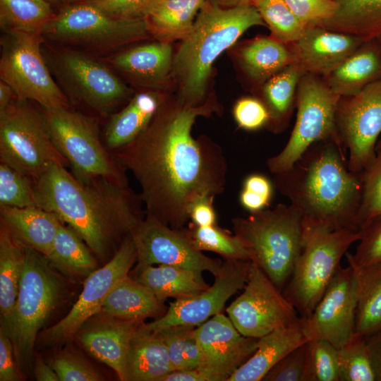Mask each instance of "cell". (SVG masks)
<instances>
[{"mask_svg":"<svg viewBox=\"0 0 381 381\" xmlns=\"http://www.w3.org/2000/svg\"><path fill=\"white\" fill-rule=\"evenodd\" d=\"M213 110L211 104L181 102L160 107L137 139L112 153L138 182L145 216L181 229L189 222L195 200L224 191L227 164L222 150L209 140L194 138L191 133L197 116Z\"/></svg>","mask_w":381,"mask_h":381,"instance_id":"1","label":"cell"},{"mask_svg":"<svg viewBox=\"0 0 381 381\" xmlns=\"http://www.w3.org/2000/svg\"><path fill=\"white\" fill-rule=\"evenodd\" d=\"M33 183L38 207L67 224L101 259L145 216L140 195L128 183L81 181L56 163L49 164Z\"/></svg>","mask_w":381,"mask_h":381,"instance_id":"2","label":"cell"},{"mask_svg":"<svg viewBox=\"0 0 381 381\" xmlns=\"http://www.w3.org/2000/svg\"><path fill=\"white\" fill-rule=\"evenodd\" d=\"M345 151L332 142L317 143L291 168L274 174V187L300 212L304 222L333 229H359L356 215L361 172L349 169Z\"/></svg>","mask_w":381,"mask_h":381,"instance_id":"3","label":"cell"},{"mask_svg":"<svg viewBox=\"0 0 381 381\" xmlns=\"http://www.w3.org/2000/svg\"><path fill=\"white\" fill-rule=\"evenodd\" d=\"M250 4L222 8L205 1L188 36L182 40L172 69L180 87L181 102L197 106L205 96L212 64L250 28L265 25Z\"/></svg>","mask_w":381,"mask_h":381,"instance_id":"4","label":"cell"},{"mask_svg":"<svg viewBox=\"0 0 381 381\" xmlns=\"http://www.w3.org/2000/svg\"><path fill=\"white\" fill-rule=\"evenodd\" d=\"M231 224L250 260L282 291L301 250L303 218L300 212L280 203L246 217H234Z\"/></svg>","mask_w":381,"mask_h":381,"instance_id":"5","label":"cell"},{"mask_svg":"<svg viewBox=\"0 0 381 381\" xmlns=\"http://www.w3.org/2000/svg\"><path fill=\"white\" fill-rule=\"evenodd\" d=\"M360 236V229H333L303 221L301 253L283 291L300 317L311 315L341 258Z\"/></svg>","mask_w":381,"mask_h":381,"instance_id":"6","label":"cell"},{"mask_svg":"<svg viewBox=\"0 0 381 381\" xmlns=\"http://www.w3.org/2000/svg\"><path fill=\"white\" fill-rule=\"evenodd\" d=\"M45 255L24 246V260L16 305L1 326L13 343L18 368L26 370L33 360L40 331L56 307L62 284Z\"/></svg>","mask_w":381,"mask_h":381,"instance_id":"7","label":"cell"},{"mask_svg":"<svg viewBox=\"0 0 381 381\" xmlns=\"http://www.w3.org/2000/svg\"><path fill=\"white\" fill-rule=\"evenodd\" d=\"M52 140L81 181L104 178L128 183L126 171L100 138L93 119L71 108H42Z\"/></svg>","mask_w":381,"mask_h":381,"instance_id":"8","label":"cell"},{"mask_svg":"<svg viewBox=\"0 0 381 381\" xmlns=\"http://www.w3.org/2000/svg\"><path fill=\"white\" fill-rule=\"evenodd\" d=\"M340 97L317 75L304 73L301 76L296 90L294 127L284 148L267 159L270 172L277 174L288 170L317 143L332 142L344 148L336 124Z\"/></svg>","mask_w":381,"mask_h":381,"instance_id":"9","label":"cell"},{"mask_svg":"<svg viewBox=\"0 0 381 381\" xmlns=\"http://www.w3.org/2000/svg\"><path fill=\"white\" fill-rule=\"evenodd\" d=\"M0 159L33 182L51 163L68 165L53 143L42 111L17 98L0 111Z\"/></svg>","mask_w":381,"mask_h":381,"instance_id":"10","label":"cell"},{"mask_svg":"<svg viewBox=\"0 0 381 381\" xmlns=\"http://www.w3.org/2000/svg\"><path fill=\"white\" fill-rule=\"evenodd\" d=\"M41 34L6 31L1 41V80L20 100L42 108H71V102L52 77L41 52Z\"/></svg>","mask_w":381,"mask_h":381,"instance_id":"11","label":"cell"},{"mask_svg":"<svg viewBox=\"0 0 381 381\" xmlns=\"http://www.w3.org/2000/svg\"><path fill=\"white\" fill-rule=\"evenodd\" d=\"M149 33L145 18H114L79 1L61 6L42 35L60 44L106 51L145 39Z\"/></svg>","mask_w":381,"mask_h":381,"instance_id":"12","label":"cell"},{"mask_svg":"<svg viewBox=\"0 0 381 381\" xmlns=\"http://www.w3.org/2000/svg\"><path fill=\"white\" fill-rule=\"evenodd\" d=\"M55 73L70 102L105 116L130 95V89L104 64L82 52L56 53Z\"/></svg>","mask_w":381,"mask_h":381,"instance_id":"13","label":"cell"},{"mask_svg":"<svg viewBox=\"0 0 381 381\" xmlns=\"http://www.w3.org/2000/svg\"><path fill=\"white\" fill-rule=\"evenodd\" d=\"M226 312L242 335L255 339L299 318L296 309L282 291L252 261L242 293L230 303Z\"/></svg>","mask_w":381,"mask_h":381,"instance_id":"14","label":"cell"},{"mask_svg":"<svg viewBox=\"0 0 381 381\" xmlns=\"http://www.w3.org/2000/svg\"><path fill=\"white\" fill-rule=\"evenodd\" d=\"M137 262V251L131 234L126 236L111 259L84 280L83 291L69 313L37 337L40 344L54 346L73 339L75 334L101 306L114 286L128 276Z\"/></svg>","mask_w":381,"mask_h":381,"instance_id":"15","label":"cell"},{"mask_svg":"<svg viewBox=\"0 0 381 381\" xmlns=\"http://www.w3.org/2000/svg\"><path fill=\"white\" fill-rule=\"evenodd\" d=\"M336 124L341 144L349 152V169L361 173L375 158L381 135V79L354 95L341 97Z\"/></svg>","mask_w":381,"mask_h":381,"instance_id":"16","label":"cell"},{"mask_svg":"<svg viewBox=\"0 0 381 381\" xmlns=\"http://www.w3.org/2000/svg\"><path fill=\"white\" fill-rule=\"evenodd\" d=\"M130 234L137 251L136 267L174 265L214 276L223 262L195 249L184 228L174 229L150 217L145 216Z\"/></svg>","mask_w":381,"mask_h":381,"instance_id":"17","label":"cell"},{"mask_svg":"<svg viewBox=\"0 0 381 381\" xmlns=\"http://www.w3.org/2000/svg\"><path fill=\"white\" fill-rule=\"evenodd\" d=\"M251 260H224L212 286L192 296L169 302L166 313L143 324L151 331L176 325L198 326L222 313L226 301L243 289Z\"/></svg>","mask_w":381,"mask_h":381,"instance_id":"18","label":"cell"},{"mask_svg":"<svg viewBox=\"0 0 381 381\" xmlns=\"http://www.w3.org/2000/svg\"><path fill=\"white\" fill-rule=\"evenodd\" d=\"M357 282L353 268L339 266L311 315L310 339H325L339 349L356 332Z\"/></svg>","mask_w":381,"mask_h":381,"instance_id":"19","label":"cell"},{"mask_svg":"<svg viewBox=\"0 0 381 381\" xmlns=\"http://www.w3.org/2000/svg\"><path fill=\"white\" fill-rule=\"evenodd\" d=\"M207 381H227L254 353L258 339L242 335L228 316L218 313L195 327Z\"/></svg>","mask_w":381,"mask_h":381,"instance_id":"20","label":"cell"},{"mask_svg":"<svg viewBox=\"0 0 381 381\" xmlns=\"http://www.w3.org/2000/svg\"><path fill=\"white\" fill-rule=\"evenodd\" d=\"M97 313L87 320L73 339L92 357L112 368L125 381V364L130 343L143 323Z\"/></svg>","mask_w":381,"mask_h":381,"instance_id":"21","label":"cell"},{"mask_svg":"<svg viewBox=\"0 0 381 381\" xmlns=\"http://www.w3.org/2000/svg\"><path fill=\"white\" fill-rule=\"evenodd\" d=\"M365 42L356 35L309 26L292 43L291 52L305 73L326 76Z\"/></svg>","mask_w":381,"mask_h":381,"instance_id":"22","label":"cell"},{"mask_svg":"<svg viewBox=\"0 0 381 381\" xmlns=\"http://www.w3.org/2000/svg\"><path fill=\"white\" fill-rule=\"evenodd\" d=\"M306 318L278 328L258 339L254 353L227 381H260L282 358L310 340Z\"/></svg>","mask_w":381,"mask_h":381,"instance_id":"23","label":"cell"},{"mask_svg":"<svg viewBox=\"0 0 381 381\" xmlns=\"http://www.w3.org/2000/svg\"><path fill=\"white\" fill-rule=\"evenodd\" d=\"M0 218L22 245L45 256L62 223L55 214L39 207L0 206Z\"/></svg>","mask_w":381,"mask_h":381,"instance_id":"24","label":"cell"},{"mask_svg":"<svg viewBox=\"0 0 381 381\" xmlns=\"http://www.w3.org/2000/svg\"><path fill=\"white\" fill-rule=\"evenodd\" d=\"M143 324L130 343L125 364V381H161L165 375L174 370L168 351L161 336L145 328Z\"/></svg>","mask_w":381,"mask_h":381,"instance_id":"25","label":"cell"},{"mask_svg":"<svg viewBox=\"0 0 381 381\" xmlns=\"http://www.w3.org/2000/svg\"><path fill=\"white\" fill-rule=\"evenodd\" d=\"M325 77L329 88L340 97L354 95L381 79V47L377 40L364 42Z\"/></svg>","mask_w":381,"mask_h":381,"instance_id":"26","label":"cell"},{"mask_svg":"<svg viewBox=\"0 0 381 381\" xmlns=\"http://www.w3.org/2000/svg\"><path fill=\"white\" fill-rule=\"evenodd\" d=\"M160 107L158 96L150 92L136 94L128 104L110 118L104 143L111 153L131 143L149 126Z\"/></svg>","mask_w":381,"mask_h":381,"instance_id":"27","label":"cell"},{"mask_svg":"<svg viewBox=\"0 0 381 381\" xmlns=\"http://www.w3.org/2000/svg\"><path fill=\"white\" fill-rule=\"evenodd\" d=\"M168 309L148 288L126 277L117 283L104 301L99 313L128 320L144 322L163 316Z\"/></svg>","mask_w":381,"mask_h":381,"instance_id":"28","label":"cell"},{"mask_svg":"<svg viewBox=\"0 0 381 381\" xmlns=\"http://www.w3.org/2000/svg\"><path fill=\"white\" fill-rule=\"evenodd\" d=\"M109 62L139 83L157 85L167 79L172 69V49L169 43L159 41L122 52Z\"/></svg>","mask_w":381,"mask_h":381,"instance_id":"29","label":"cell"},{"mask_svg":"<svg viewBox=\"0 0 381 381\" xmlns=\"http://www.w3.org/2000/svg\"><path fill=\"white\" fill-rule=\"evenodd\" d=\"M205 0H154L145 20L150 34L159 42L183 40Z\"/></svg>","mask_w":381,"mask_h":381,"instance_id":"30","label":"cell"},{"mask_svg":"<svg viewBox=\"0 0 381 381\" xmlns=\"http://www.w3.org/2000/svg\"><path fill=\"white\" fill-rule=\"evenodd\" d=\"M134 278L148 288L159 299H180L207 289L202 272L181 267L159 265L135 267Z\"/></svg>","mask_w":381,"mask_h":381,"instance_id":"31","label":"cell"},{"mask_svg":"<svg viewBox=\"0 0 381 381\" xmlns=\"http://www.w3.org/2000/svg\"><path fill=\"white\" fill-rule=\"evenodd\" d=\"M334 15L320 25L370 41L381 37V0H334Z\"/></svg>","mask_w":381,"mask_h":381,"instance_id":"32","label":"cell"},{"mask_svg":"<svg viewBox=\"0 0 381 381\" xmlns=\"http://www.w3.org/2000/svg\"><path fill=\"white\" fill-rule=\"evenodd\" d=\"M46 257L54 270L73 281L85 280L97 270V262L86 243L63 223Z\"/></svg>","mask_w":381,"mask_h":381,"instance_id":"33","label":"cell"},{"mask_svg":"<svg viewBox=\"0 0 381 381\" xmlns=\"http://www.w3.org/2000/svg\"><path fill=\"white\" fill-rule=\"evenodd\" d=\"M24 260V246L0 225V312L1 324L11 318L17 300Z\"/></svg>","mask_w":381,"mask_h":381,"instance_id":"34","label":"cell"},{"mask_svg":"<svg viewBox=\"0 0 381 381\" xmlns=\"http://www.w3.org/2000/svg\"><path fill=\"white\" fill-rule=\"evenodd\" d=\"M352 267L357 282L356 332L368 337L381 330V263Z\"/></svg>","mask_w":381,"mask_h":381,"instance_id":"35","label":"cell"},{"mask_svg":"<svg viewBox=\"0 0 381 381\" xmlns=\"http://www.w3.org/2000/svg\"><path fill=\"white\" fill-rule=\"evenodd\" d=\"M305 73L292 63L269 78L263 89L264 104L270 119L267 125L276 132L283 131L290 118L298 82Z\"/></svg>","mask_w":381,"mask_h":381,"instance_id":"36","label":"cell"},{"mask_svg":"<svg viewBox=\"0 0 381 381\" xmlns=\"http://www.w3.org/2000/svg\"><path fill=\"white\" fill-rule=\"evenodd\" d=\"M241 64L254 80L264 82L294 63L291 50L274 38L259 37L240 52Z\"/></svg>","mask_w":381,"mask_h":381,"instance_id":"37","label":"cell"},{"mask_svg":"<svg viewBox=\"0 0 381 381\" xmlns=\"http://www.w3.org/2000/svg\"><path fill=\"white\" fill-rule=\"evenodd\" d=\"M56 14L46 0H0V25L4 32L42 35Z\"/></svg>","mask_w":381,"mask_h":381,"instance_id":"38","label":"cell"},{"mask_svg":"<svg viewBox=\"0 0 381 381\" xmlns=\"http://www.w3.org/2000/svg\"><path fill=\"white\" fill-rule=\"evenodd\" d=\"M195 327L176 325L154 331L164 341L174 370L200 369L202 367L203 356L195 336Z\"/></svg>","mask_w":381,"mask_h":381,"instance_id":"39","label":"cell"},{"mask_svg":"<svg viewBox=\"0 0 381 381\" xmlns=\"http://www.w3.org/2000/svg\"><path fill=\"white\" fill-rule=\"evenodd\" d=\"M184 229L194 248L199 251L216 253L224 260H250L240 239L217 224L198 226L190 222Z\"/></svg>","mask_w":381,"mask_h":381,"instance_id":"40","label":"cell"},{"mask_svg":"<svg viewBox=\"0 0 381 381\" xmlns=\"http://www.w3.org/2000/svg\"><path fill=\"white\" fill-rule=\"evenodd\" d=\"M250 4L258 10L274 38L283 44L297 41L307 28L284 0H251Z\"/></svg>","mask_w":381,"mask_h":381,"instance_id":"41","label":"cell"},{"mask_svg":"<svg viewBox=\"0 0 381 381\" xmlns=\"http://www.w3.org/2000/svg\"><path fill=\"white\" fill-rule=\"evenodd\" d=\"M339 353L341 381H377L365 337L355 332Z\"/></svg>","mask_w":381,"mask_h":381,"instance_id":"42","label":"cell"},{"mask_svg":"<svg viewBox=\"0 0 381 381\" xmlns=\"http://www.w3.org/2000/svg\"><path fill=\"white\" fill-rule=\"evenodd\" d=\"M361 174V195L356 215L359 229L373 218L381 216V145L377 144L375 158Z\"/></svg>","mask_w":381,"mask_h":381,"instance_id":"43","label":"cell"},{"mask_svg":"<svg viewBox=\"0 0 381 381\" xmlns=\"http://www.w3.org/2000/svg\"><path fill=\"white\" fill-rule=\"evenodd\" d=\"M0 206L38 207L33 181L3 162H0Z\"/></svg>","mask_w":381,"mask_h":381,"instance_id":"44","label":"cell"},{"mask_svg":"<svg viewBox=\"0 0 381 381\" xmlns=\"http://www.w3.org/2000/svg\"><path fill=\"white\" fill-rule=\"evenodd\" d=\"M308 347L310 381H341L339 349L321 339L309 340Z\"/></svg>","mask_w":381,"mask_h":381,"instance_id":"45","label":"cell"},{"mask_svg":"<svg viewBox=\"0 0 381 381\" xmlns=\"http://www.w3.org/2000/svg\"><path fill=\"white\" fill-rule=\"evenodd\" d=\"M360 232L354 253H346L349 265L353 267H364L381 263V216L363 225Z\"/></svg>","mask_w":381,"mask_h":381,"instance_id":"46","label":"cell"},{"mask_svg":"<svg viewBox=\"0 0 381 381\" xmlns=\"http://www.w3.org/2000/svg\"><path fill=\"white\" fill-rule=\"evenodd\" d=\"M308 342L282 358L268 371L262 380L310 381Z\"/></svg>","mask_w":381,"mask_h":381,"instance_id":"47","label":"cell"},{"mask_svg":"<svg viewBox=\"0 0 381 381\" xmlns=\"http://www.w3.org/2000/svg\"><path fill=\"white\" fill-rule=\"evenodd\" d=\"M59 381L103 380L101 375L81 356L64 351L52 358L49 363Z\"/></svg>","mask_w":381,"mask_h":381,"instance_id":"48","label":"cell"},{"mask_svg":"<svg viewBox=\"0 0 381 381\" xmlns=\"http://www.w3.org/2000/svg\"><path fill=\"white\" fill-rule=\"evenodd\" d=\"M274 186V183L262 174L248 175L243 181L239 195L241 206L250 213L268 208Z\"/></svg>","mask_w":381,"mask_h":381,"instance_id":"49","label":"cell"},{"mask_svg":"<svg viewBox=\"0 0 381 381\" xmlns=\"http://www.w3.org/2000/svg\"><path fill=\"white\" fill-rule=\"evenodd\" d=\"M294 13L307 26L320 25L334 13V0H284Z\"/></svg>","mask_w":381,"mask_h":381,"instance_id":"50","label":"cell"},{"mask_svg":"<svg viewBox=\"0 0 381 381\" xmlns=\"http://www.w3.org/2000/svg\"><path fill=\"white\" fill-rule=\"evenodd\" d=\"M233 114L238 126L247 131L260 129L267 126L270 119L268 110L264 103L252 97L238 100Z\"/></svg>","mask_w":381,"mask_h":381,"instance_id":"51","label":"cell"},{"mask_svg":"<svg viewBox=\"0 0 381 381\" xmlns=\"http://www.w3.org/2000/svg\"><path fill=\"white\" fill-rule=\"evenodd\" d=\"M154 0H85L102 13L121 19L144 18Z\"/></svg>","mask_w":381,"mask_h":381,"instance_id":"52","label":"cell"},{"mask_svg":"<svg viewBox=\"0 0 381 381\" xmlns=\"http://www.w3.org/2000/svg\"><path fill=\"white\" fill-rule=\"evenodd\" d=\"M15 357L13 343L6 330L0 328V381L21 380Z\"/></svg>","mask_w":381,"mask_h":381,"instance_id":"53","label":"cell"},{"mask_svg":"<svg viewBox=\"0 0 381 381\" xmlns=\"http://www.w3.org/2000/svg\"><path fill=\"white\" fill-rule=\"evenodd\" d=\"M214 199L212 197H201L192 203L189 215L193 224L198 226L217 224L216 213L213 206Z\"/></svg>","mask_w":381,"mask_h":381,"instance_id":"54","label":"cell"},{"mask_svg":"<svg viewBox=\"0 0 381 381\" xmlns=\"http://www.w3.org/2000/svg\"><path fill=\"white\" fill-rule=\"evenodd\" d=\"M377 381H381V330L366 337Z\"/></svg>","mask_w":381,"mask_h":381,"instance_id":"55","label":"cell"},{"mask_svg":"<svg viewBox=\"0 0 381 381\" xmlns=\"http://www.w3.org/2000/svg\"><path fill=\"white\" fill-rule=\"evenodd\" d=\"M161 381H207L198 370H175L165 375Z\"/></svg>","mask_w":381,"mask_h":381,"instance_id":"56","label":"cell"},{"mask_svg":"<svg viewBox=\"0 0 381 381\" xmlns=\"http://www.w3.org/2000/svg\"><path fill=\"white\" fill-rule=\"evenodd\" d=\"M34 375L37 381H59L54 369L40 358H36L35 361Z\"/></svg>","mask_w":381,"mask_h":381,"instance_id":"57","label":"cell"},{"mask_svg":"<svg viewBox=\"0 0 381 381\" xmlns=\"http://www.w3.org/2000/svg\"><path fill=\"white\" fill-rule=\"evenodd\" d=\"M16 97L12 88L3 80L0 82V111L8 107Z\"/></svg>","mask_w":381,"mask_h":381,"instance_id":"58","label":"cell"},{"mask_svg":"<svg viewBox=\"0 0 381 381\" xmlns=\"http://www.w3.org/2000/svg\"><path fill=\"white\" fill-rule=\"evenodd\" d=\"M217 1L218 4L222 5L234 7L240 5L250 4L251 0H217Z\"/></svg>","mask_w":381,"mask_h":381,"instance_id":"59","label":"cell"},{"mask_svg":"<svg viewBox=\"0 0 381 381\" xmlns=\"http://www.w3.org/2000/svg\"><path fill=\"white\" fill-rule=\"evenodd\" d=\"M51 4H62L64 5L66 3V0H46Z\"/></svg>","mask_w":381,"mask_h":381,"instance_id":"60","label":"cell"},{"mask_svg":"<svg viewBox=\"0 0 381 381\" xmlns=\"http://www.w3.org/2000/svg\"><path fill=\"white\" fill-rule=\"evenodd\" d=\"M85 1V0H66V4L73 3V2H79V1Z\"/></svg>","mask_w":381,"mask_h":381,"instance_id":"61","label":"cell"},{"mask_svg":"<svg viewBox=\"0 0 381 381\" xmlns=\"http://www.w3.org/2000/svg\"><path fill=\"white\" fill-rule=\"evenodd\" d=\"M377 41L378 42L379 44L380 45L381 47V37H380L379 38L376 39Z\"/></svg>","mask_w":381,"mask_h":381,"instance_id":"62","label":"cell"},{"mask_svg":"<svg viewBox=\"0 0 381 381\" xmlns=\"http://www.w3.org/2000/svg\"><path fill=\"white\" fill-rule=\"evenodd\" d=\"M378 145H381V136L380 138H379L378 141H377V143Z\"/></svg>","mask_w":381,"mask_h":381,"instance_id":"63","label":"cell"}]
</instances>
